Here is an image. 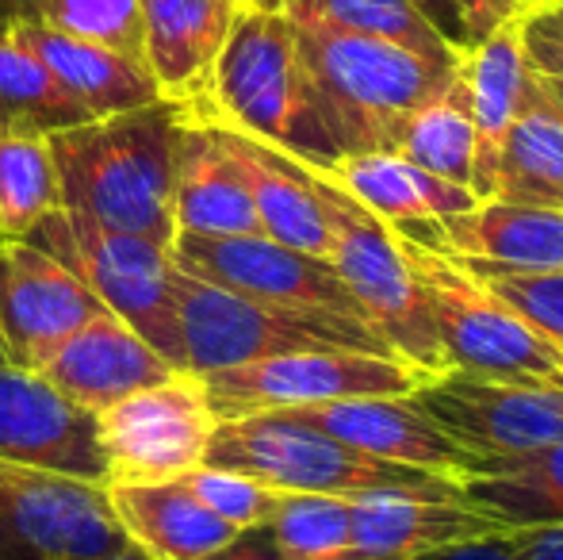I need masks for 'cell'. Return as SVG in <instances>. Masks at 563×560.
Masks as SVG:
<instances>
[{"mask_svg": "<svg viewBox=\"0 0 563 560\" xmlns=\"http://www.w3.org/2000/svg\"><path fill=\"white\" fill-rule=\"evenodd\" d=\"M188 120L192 105L162 97L51 135L46 142L58 165L62 208L81 211L112 231L173 246V185Z\"/></svg>", "mask_w": 563, "mask_h": 560, "instance_id": "6da1fadb", "label": "cell"}, {"mask_svg": "<svg viewBox=\"0 0 563 560\" xmlns=\"http://www.w3.org/2000/svg\"><path fill=\"white\" fill-rule=\"evenodd\" d=\"M196 120L261 142L311 169H327L338 154L314 105L311 77L284 12L245 8L211 69L208 92L192 105Z\"/></svg>", "mask_w": 563, "mask_h": 560, "instance_id": "7a4b0ae2", "label": "cell"}, {"mask_svg": "<svg viewBox=\"0 0 563 560\" xmlns=\"http://www.w3.org/2000/svg\"><path fill=\"white\" fill-rule=\"evenodd\" d=\"M291 28L338 154H387L402 120L452 81V69L430 66L402 46L319 23L291 20Z\"/></svg>", "mask_w": 563, "mask_h": 560, "instance_id": "3957f363", "label": "cell"}, {"mask_svg": "<svg viewBox=\"0 0 563 560\" xmlns=\"http://www.w3.org/2000/svg\"><path fill=\"white\" fill-rule=\"evenodd\" d=\"M177 334L180 369L196 376L303 350H361L399 358L368 322L265 304L188 273H180L177 288Z\"/></svg>", "mask_w": 563, "mask_h": 560, "instance_id": "277c9868", "label": "cell"}, {"mask_svg": "<svg viewBox=\"0 0 563 560\" xmlns=\"http://www.w3.org/2000/svg\"><path fill=\"white\" fill-rule=\"evenodd\" d=\"M203 464L250 476L280 495H353L387 487H449L430 472L387 464L341 446L319 426L288 411H261L242 419H219Z\"/></svg>", "mask_w": 563, "mask_h": 560, "instance_id": "5b68a950", "label": "cell"}, {"mask_svg": "<svg viewBox=\"0 0 563 560\" xmlns=\"http://www.w3.org/2000/svg\"><path fill=\"white\" fill-rule=\"evenodd\" d=\"M27 242L54 254L85 281V288L134 327L173 369H180L177 334V288L180 270L169 246L142 234L112 231L81 211L58 208L38 223Z\"/></svg>", "mask_w": 563, "mask_h": 560, "instance_id": "8992f818", "label": "cell"}, {"mask_svg": "<svg viewBox=\"0 0 563 560\" xmlns=\"http://www.w3.org/2000/svg\"><path fill=\"white\" fill-rule=\"evenodd\" d=\"M303 169L330 219L327 262L334 265L338 277L345 281V288L353 292L364 319L376 327V334L422 381L445 373V353H441L422 288H418L415 273L407 265V254H402V242L376 216H368L353 196H345L338 185H330L322 173H314L311 165H303Z\"/></svg>", "mask_w": 563, "mask_h": 560, "instance_id": "52a82bcc", "label": "cell"}, {"mask_svg": "<svg viewBox=\"0 0 563 560\" xmlns=\"http://www.w3.org/2000/svg\"><path fill=\"white\" fill-rule=\"evenodd\" d=\"M402 254L430 307L441 353L452 373L503 381H563V350L521 319L506 299L483 288L452 257L402 242Z\"/></svg>", "mask_w": 563, "mask_h": 560, "instance_id": "ba28073f", "label": "cell"}, {"mask_svg": "<svg viewBox=\"0 0 563 560\" xmlns=\"http://www.w3.org/2000/svg\"><path fill=\"white\" fill-rule=\"evenodd\" d=\"M126 546L108 484L0 461V560H104Z\"/></svg>", "mask_w": 563, "mask_h": 560, "instance_id": "9c48e42d", "label": "cell"}, {"mask_svg": "<svg viewBox=\"0 0 563 560\" xmlns=\"http://www.w3.org/2000/svg\"><path fill=\"white\" fill-rule=\"evenodd\" d=\"M216 419L341 404L361 396H410L422 376L399 358L361 350H303L200 376Z\"/></svg>", "mask_w": 563, "mask_h": 560, "instance_id": "30bf717a", "label": "cell"}, {"mask_svg": "<svg viewBox=\"0 0 563 560\" xmlns=\"http://www.w3.org/2000/svg\"><path fill=\"white\" fill-rule=\"evenodd\" d=\"M92 419L108 464V484L180 480L188 469L203 464L219 422L203 381L185 369L115 399Z\"/></svg>", "mask_w": 563, "mask_h": 560, "instance_id": "8fae6325", "label": "cell"}, {"mask_svg": "<svg viewBox=\"0 0 563 560\" xmlns=\"http://www.w3.org/2000/svg\"><path fill=\"white\" fill-rule=\"evenodd\" d=\"M410 399L475 464L563 441V381H503L445 369L418 381Z\"/></svg>", "mask_w": 563, "mask_h": 560, "instance_id": "7c38bea8", "label": "cell"}, {"mask_svg": "<svg viewBox=\"0 0 563 560\" xmlns=\"http://www.w3.org/2000/svg\"><path fill=\"white\" fill-rule=\"evenodd\" d=\"M169 254L180 273L219 284V288L238 292V296L296 307V311H322L338 315V319L368 322L361 304L353 299V292L345 288V281L338 277V270L327 257L280 246V242L265 239V234H234V239L177 234Z\"/></svg>", "mask_w": 563, "mask_h": 560, "instance_id": "4fadbf2b", "label": "cell"}, {"mask_svg": "<svg viewBox=\"0 0 563 560\" xmlns=\"http://www.w3.org/2000/svg\"><path fill=\"white\" fill-rule=\"evenodd\" d=\"M104 311L69 265L27 239H0V361L35 365L77 327Z\"/></svg>", "mask_w": 563, "mask_h": 560, "instance_id": "5bb4252c", "label": "cell"}, {"mask_svg": "<svg viewBox=\"0 0 563 560\" xmlns=\"http://www.w3.org/2000/svg\"><path fill=\"white\" fill-rule=\"evenodd\" d=\"M353 196L368 216H376L399 242L430 254L449 257L445 223L467 216L475 208L472 188H460L452 180L430 177L395 154H341L327 169H314Z\"/></svg>", "mask_w": 563, "mask_h": 560, "instance_id": "9a60e30c", "label": "cell"}, {"mask_svg": "<svg viewBox=\"0 0 563 560\" xmlns=\"http://www.w3.org/2000/svg\"><path fill=\"white\" fill-rule=\"evenodd\" d=\"M0 461L108 484L97 419L58 396L43 376L8 361H0Z\"/></svg>", "mask_w": 563, "mask_h": 560, "instance_id": "2e32d148", "label": "cell"}, {"mask_svg": "<svg viewBox=\"0 0 563 560\" xmlns=\"http://www.w3.org/2000/svg\"><path fill=\"white\" fill-rule=\"evenodd\" d=\"M173 373L177 369L112 311L92 315L35 365V376L89 415Z\"/></svg>", "mask_w": 563, "mask_h": 560, "instance_id": "e0dca14e", "label": "cell"}, {"mask_svg": "<svg viewBox=\"0 0 563 560\" xmlns=\"http://www.w3.org/2000/svg\"><path fill=\"white\" fill-rule=\"evenodd\" d=\"M288 415L319 426L341 446L387 464L430 472L441 480L475 469V457L464 453L410 396H361L341 399V404L299 407Z\"/></svg>", "mask_w": 563, "mask_h": 560, "instance_id": "ac0fdd59", "label": "cell"}, {"mask_svg": "<svg viewBox=\"0 0 563 560\" xmlns=\"http://www.w3.org/2000/svg\"><path fill=\"white\" fill-rule=\"evenodd\" d=\"M452 85H456L464 112L472 120L475 135V173H472V193L475 200H490L495 196V173L503 146L510 139L514 123H518L521 108L529 100V69L526 51H521V15L479 43L460 46L456 69H452Z\"/></svg>", "mask_w": 563, "mask_h": 560, "instance_id": "d6986e66", "label": "cell"}, {"mask_svg": "<svg viewBox=\"0 0 563 560\" xmlns=\"http://www.w3.org/2000/svg\"><path fill=\"white\" fill-rule=\"evenodd\" d=\"M345 560H410L452 541L495 534L487 518L467 510L449 487H387L349 499Z\"/></svg>", "mask_w": 563, "mask_h": 560, "instance_id": "ffe728a7", "label": "cell"}, {"mask_svg": "<svg viewBox=\"0 0 563 560\" xmlns=\"http://www.w3.org/2000/svg\"><path fill=\"white\" fill-rule=\"evenodd\" d=\"M242 0H142V66L165 100L196 105L208 92Z\"/></svg>", "mask_w": 563, "mask_h": 560, "instance_id": "44dd1931", "label": "cell"}, {"mask_svg": "<svg viewBox=\"0 0 563 560\" xmlns=\"http://www.w3.org/2000/svg\"><path fill=\"white\" fill-rule=\"evenodd\" d=\"M173 219H177V234H203V239L261 234L257 208L223 131L196 120V112L180 135Z\"/></svg>", "mask_w": 563, "mask_h": 560, "instance_id": "7402d4cb", "label": "cell"}, {"mask_svg": "<svg viewBox=\"0 0 563 560\" xmlns=\"http://www.w3.org/2000/svg\"><path fill=\"white\" fill-rule=\"evenodd\" d=\"M0 31L15 39L20 46H27L51 77L92 116L104 120L115 112H131V108L154 105L162 100V89L154 85V77L146 74L139 58L112 51V46L85 43L74 35H58L46 31L38 23H0Z\"/></svg>", "mask_w": 563, "mask_h": 560, "instance_id": "603a6c76", "label": "cell"}, {"mask_svg": "<svg viewBox=\"0 0 563 560\" xmlns=\"http://www.w3.org/2000/svg\"><path fill=\"white\" fill-rule=\"evenodd\" d=\"M216 128V123H211ZM234 154L238 169L245 177V188L253 196V208L261 219V234L280 246L303 250V254L327 257L330 254V219L314 193L307 169L288 154L261 146V142L219 128Z\"/></svg>", "mask_w": 563, "mask_h": 560, "instance_id": "cb8c5ba5", "label": "cell"}, {"mask_svg": "<svg viewBox=\"0 0 563 560\" xmlns=\"http://www.w3.org/2000/svg\"><path fill=\"white\" fill-rule=\"evenodd\" d=\"M108 499L131 546L146 549L154 560H203L242 534L192 499L180 480L108 484Z\"/></svg>", "mask_w": 563, "mask_h": 560, "instance_id": "d4e9b609", "label": "cell"}, {"mask_svg": "<svg viewBox=\"0 0 563 560\" xmlns=\"http://www.w3.org/2000/svg\"><path fill=\"white\" fill-rule=\"evenodd\" d=\"M452 495L498 530L563 523V441L503 461H479L449 480Z\"/></svg>", "mask_w": 563, "mask_h": 560, "instance_id": "484cf974", "label": "cell"}, {"mask_svg": "<svg viewBox=\"0 0 563 560\" xmlns=\"http://www.w3.org/2000/svg\"><path fill=\"white\" fill-rule=\"evenodd\" d=\"M449 254L518 273L563 270V211L514 200H483L445 223Z\"/></svg>", "mask_w": 563, "mask_h": 560, "instance_id": "4316f807", "label": "cell"}, {"mask_svg": "<svg viewBox=\"0 0 563 560\" xmlns=\"http://www.w3.org/2000/svg\"><path fill=\"white\" fill-rule=\"evenodd\" d=\"M490 200L563 211V116L529 85V100L498 157Z\"/></svg>", "mask_w": 563, "mask_h": 560, "instance_id": "83f0119b", "label": "cell"}, {"mask_svg": "<svg viewBox=\"0 0 563 560\" xmlns=\"http://www.w3.org/2000/svg\"><path fill=\"white\" fill-rule=\"evenodd\" d=\"M284 15L296 23H319L349 35L379 39L418 54L430 66L456 69V46L410 0H288Z\"/></svg>", "mask_w": 563, "mask_h": 560, "instance_id": "f1b7e54d", "label": "cell"}, {"mask_svg": "<svg viewBox=\"0 0 563 560\" xmlns=\"http://www.w3.org/2000/svg\"><path fill=\"white\" fill-rule=\"evenodd\" d=\"M89 120L92 116L54 81L51 69L0 31V135L51 139Z\"/></svg>", "mask_w": 563, "mask_h": 560, "instance_id": "f546056e", "label": "cell"}, {"mask_svg": "<svg viewBox=\"0 0 563 560\" xmlns=\"http://www.w3.org/2000/svg\"><path fill=\"white\" fill-rule=\"evenodd\" d=\"M387 154L402 157V162L430 173V177L452 180V185H460V188H472L475 135H472V120H467L456 85L449 81V89L441 92L438 100H430V105H422L418 112H410L407 120H402V128L395 131Z\"/></svg>", "mask_w": 563, "mask_h": 560, "instance_id": "4dcf8cb0", "label": "cell"}, {"mask_svg": "<svg viewBox=\"0 0 563 560\" xmlns=\"http://www.w3.org/2000/svg\"><path fill=\"white\" fill-rule=\"evenodd\" d=\"M62 208L58 165L38 135H0V239H31Z\"/></svg>", "mask_w": 563, "mask_h": 560, "instance_id": "1f68e13d", "label": "cell"}, {"mask_svg": "<svg viewBox=\"0 0 563 560\" xmlns=\"http://www.w3.org/2000/svg\"><path fill=\"white\" fill-rule=\"evenodd\" d=\"M0 23H38L142 62V0H0Z\"/></svg>", "mask_w": 563, "mask_h": 560, "instance_id": "d6a6232c", "label": "cell"}, {"mask_svg": "<svg viewBox=\"0 0 563 560\" xmlns=\"http://www.w3.org/2000/svg\"><path fill=\"white\" fill-rule=\"evenodd\" d=\"M349 526V499L341 495H280L265 530L284 560H345Z\"/></svg>", "mask_w": 563, "mask_h": 560, "instance_id": "836d02e7", "label": "cell"}, {"mask_svg": "<svg viewBox=\"0 0 563 560\" xmlns=\"http://www.w3.org/2000/svg\"><path fill=\"white\" fill-rule=\"evenodd\" d=\"M452 262L472 273V277L479 281L483 288L495 292L498 299H506L521 319H529L541 334H549L563 350V270L518 273V270H503V265H490V262H475V257H452Z\"/></svg>", "mask_w": 563, "mask_h": 560, "instance_id": "e575fe53", "label": "cell"}, {"mask_svg": "<svg viewBox=\"0 0 563 560\" xmlns=\"http://www.w3.org/2000/svg\"><path fill=\"white\" fill-rule=\"evenodd\" d=\"M180 484L188 487L192 499H200L211 515L223 518L234 530H257V526H265L276 499H280V492H273V487L257 484L250 476H238V472L211 469V464L188 469L180 476Z\"/></svg>", "mask_w": 563, "mask_h": 560, "instance_id": "d590c367", "label": "cell"}, {"mask_svg": "<svg viewBox=\"0 0 563 560\" xmlns=\"http://www.w3.org/2000/svg\"><path fill=\"white\" fill-rule=\"evenodd\" d=\"M521 51L533 92L563 116V8L521 12Z\"/></svg>", "mask_w": 563, "mask_h": 560, "instance_id": "8d00e7d4", "label": "cell"}, {"mask_svg": "<svg viewBox=\"0 0 563 560\" xmlns=\"http://www.w3.org/2000/svg\"><path fill=\"white\" fill-rule=\"evenodd\" d=\"M518 560H563V523L552 526H518V530H498Z\"/></svg>", "mask_w": 563, "mask_h": 560, "instance_id": "74e56055", "label": "cell"}, {"mask_svg": "<svg viewBox=\"0 0 563 560\" xmlns=\"http://www.w3.org/2000/svg\"><path fill=\"white\" fill-rule=\"evenodd\" d=\"M410 560H518V553L506 546L503 534H483V538L452 541V546L430 549V553Z\"/></svg>", "mask_w": 563, "mask_h": 560, "instance_id": "f35d334b", "label": "cell"}, {"mask_svg": "<svg viewBox=\"0 0 563 560\" xmlns=\"http://www.w3.org/2000/svg\"><path fill=\"white\" fill-rule=\"evenodd\" d=\"M464 15H467V46L479 43L483 35H490L503 23L518 20L521 4L518 0H464Z\"/></svg>", "mask_w": 563, "mask_h": 560, "instance_id": "ab89813d", "label": "cell"}, {"mask_svg": "<svg viewBox=\"0 0 563 560\" xmlns=\"http://www.w3.org/2000/svg\"><path fill=\"white\" fill-rule=\"evenodd\" d=\"M452 46H467V15H464V0H410Z\"/></svg>", "mask_w": 563, "mask_h": 560, "instance_id": "60d3db41", "label": "cell"}, {"mask_svg": "<svg viewBox=\"0 0 563 560\" xmlns=\"http://www.w3.org/2000/svg\"><path fill=\"white\" fill-rule=\"evenodd\" d=\"M203 560H284V553L276 549L273 534H268L265 526H257V530H242L230 546H223L219 553H211Z\"/></svg>", "mask_w": 563, "mask_h": 560, "instance_id": "b9f144b4", "label": "cell"}, {"mask_svg": "<svg viewBox=\"0 0 563 560\" xmlns=\"http://www.w3.org/2000/svg\"><path fill=\"white\" fill-rule=\"evenodd\" d=\"M104 560H154V557H150L146 549H139V546H126V549H119V553L104 557Z\"/></svg>", "mask_w": 563, "mask_h": 560, "instance_id": "7bdbcfd3", "label": "cell"}, {"mask_svg": "<svg viewBox=\"0 0 563 560\" xmlns=\"http://www.w3.org/2000/svg\"><path fill=\"white\" fill-rule=\"evenodd\" d=\"M245 8H261V12H284L288 0H242Z\"/></svg>", "mask_w": 563, "mask_h": 560, "instance_id": "ee69618b", "label": "cell"}, {"mask_svg": "<svg viewBox=\"0 0 563 560\" xmlns=\"http://www.w3.org/2000/svg\"><path fill=\"white\" fill-rule=\"evenodd\" d=\"M521 12H533V8H563V0H518Z\"/></svg>", "mask_w": 563, "mask_h": 560, "instance_id": "f6af8a7d", "label": "cell"}]
</instances>
